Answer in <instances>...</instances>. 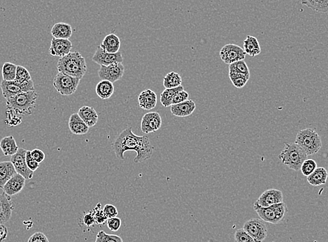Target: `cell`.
<instances>
[{"label":"cell","instance_id":"cell-1","mask_svg":"<svg viewBox=\"0 0 328 242\" xmlns=\"http://www.w3.org/2000/svg\"><path fill=\"white\" fill-rule=\"evenodd\" d=\"M112 149L117 157L121 161L125 160V153L133 151L137 152V156L134 158V162L139 163L151 157L154 147L151 145L149 137L137 136L131 128H128L115 139L112 143Z\"/></svg>","mask_w":328,"mask_h":242},{"label":"cell","instance_id":"cell-2","mask_svg":"<svg viewBox=\"0 0 328 242\" xmlns=\"http://www.w3.org/2000/svg\"><path fill=\"white\" fill-rule=\"evenodd\" d=\"M57 69L58 73L81 80L87 72L86 62L78 51L70 52L63 58L59 59Z\"/></svg>","mask_w":328,"mask_h":242},{"label":"cell","instance_id":"cell-3","mask_svg":"<svg viewBox=\"0 0 328 242\" xmlns=\"http://www.w3.org/2000/svg\"><path fill=\"white\" fill-rule=\"evenodd\" d=\"M38 94L35 91L24 92L7 99V108L10 111L23 115H30L35 109Z\"/></svg>","mask_w":328,"mask_h":242},{"label":"cell","instance_id":"cell-4","mask_svg":"<svg viewBox=\"0 0 328 242\" xmlns=\"http://www.w3.org/2000/svg\"><path fill=\"white\" fill-rule=\"evenodd\" d=\"M279 158L291 170L299 171L303 162L307 159V155L302 147L294 142L285 144L284 149L279 154Z\"/></svg>","mask_w":328,"mask_h":242},{"label":"cell","instance_id":"cell-5","mask_svg":"<svg viewBox=\"0 0 328 242\" xmlns=\"http://www.w3.org/2000/svg\"><path fill=\"white\" fill-rule=\"evenodd\" d=\"M295 143L302 147L307 156L316 154L322 147L321 138L312 129L300 130L296 136Z\"/></svg>","mask_w":328,"mask_h":242},{"label":"cell","instance_id":"cell-6","mask_svg":"<svg viewBox=\"0 0 328 242\" xmlns=\"http://www.w3.org/2000/svg\"><path fill=\"white\" fill-rule=\"evenodd\" d=\"M80 81L78 78L58 73L53 80V87L61 95L71 96L76 92Z\"/></svg>","mask_w":328,"mask_h":242},{"label":"cell","instance_id":"cell-7","mask_svg":"<svg viewBox=\"0 0 328 242\" xmlns=\"http://www.w3.org/2000/svg\"><path fill=\"white\" fill-rule=\"evenodd\" d=\"M0 87L3 92V97L6 99V100L11 97L18 95V94L35 91L33 80L24 83H19L15 81H3L0 84Z\"/></svg>","mask_w":328,"mask_h":242},{"label":"cell","instance_id":"cell-8","mask_svg":"<svg viewBox=\"0 0 328 242\" xmlns=\"http://www.w3.org/2000/svg\"><path fill=\"white\" fill-rule=\"evenodd\" d=\"M242 229L256 242H263L267 236V226L258 218H251L244 224Z\"/></svg>","mask_w":328,"mask_h":242},{"label":"cell","instance_id":"cell-9","mask_svg":"<svg viewBox=\"0 0 328 242\" xmlns=\"http://www.w3.org/2000/svg\"><path fill=\"white\" fill-rule=\"evenodd\" d=\"M124 73V66L121 63H116L110 66H101L98 71V76L101 81H107L114 84L123 78Z\"/></svg>","mask_w":328,"mask_h":242},{"label":"cell","instance_id":"cell-10","mask_svg":"<svg viewBox=\"0 0 328 242\" xmlns=\"http://www.w3.org/2000/svg\"><path fill=\"white\" fill-rule=\"evenodd\" d=\"M26 149L19 148L17 154L11 156L10 162L14 165L16 172L26 179H31L34 172L28 168L26 164Z\"/></svg>","mask_w":328,"mask_h":242},{"label":"cell","instance_id":"cell-11","mask_svg":"<svg viewBox=\"0 0 328 242\" xmlns=\"http://www.w3.org/2000/svg\"><path fill=\"white\" fill-rule=\"evenodd\" d=\"M220 56L225 64L231 65L240 60H244L246 53L240 46L235 44H227L221 49Z\"/></svg>","mask_w":328,"mask_h":242},{"label":"cell","instance_id":"cell-12","mask_svg":"<svg viewBox=\"0 0 328 242\" xmlns=\"http://www.w3.org/2000/svg\"><path fill=\"white\" fill-rule=\"evenodd\" d=\"M281 202H283L282 192L280 190L272 188L263 192L259 198L255 202L254 205L260 207H268Z\"/></svg>","mask_w":328,"mask_h":242},{"label":"cell","instance_id":"cell-13","mask_svg":"<svg viewBox=\"0 0 328 242\" xmlns=\"http://www.w3.org/2000/svg\"><path fill=\"white\" fill-rule=\"evenodd\" d=\"M162 117L157 112H151L144 115L141 122V131L144 134L156 132L162 126Z\"/></svg>","mask_w":328,"mask_h":242},{"label":"cell","instance_id":"cell-14","mask_svg":"<svg viewBox=\"0 0 328 242\" xmlns=\"http://www.w3.org/2000/svg\"><path fill=\"white\" fill-rule=\"evenodd\" d=\"M92 61L95 62L97 65L101 66H110L116 63H121L124 62V58H123L122 53L119 51V53H108L105 52L101 49L99 46H98L96 49L95 53H94L92 58Z\"/></svg>","mask_w":328,"mask_h":242},{"label":"cell","instance_id":"cell-15","mask_svg":"<svg viewBox=\"0 0 328 242\" xmlns=\"http://www.w3.org/2000/svg\"><path fill=\"white\" fill-rule=\"evenodd\" d=\"M72 47V43L69 39L53 38L50 46L49 53L51 56L63 58L70 53Z\"/></svg>","mask_w":328,"mask_h":242},{"label":"cell","instance_id":"cell-16","mask_svg":"<svg viewBox=\"0 0 328 242\" xmlns=\"http://www.w3.org/2000/svg\"><path fill=\"white\" fill-rule=\"evenodd\" d=\"M26 181V179L23 176L16 173L4 186L3 188L4 193L10 197L17 195L21 193L25 187Z\"/></svg>","mask_w":328,"mask_h":242},{"label":"cell","instance_id":"cell-17","mask_svg":"<svg viewBox=\"0 0 328 242\" xmlns=\"http://www.w3.org/2000/svg\"><path fill=\"white\" fill-rule=\"evenodd\" d=\"M14 208L15 205L12 202L11 197L4 192L0 193V224L5 225V223L10 221Z\"/></svg>","mask_w":328,"mask_h":242},{"label":"cell","instance_id":"cell-18","mask_svg":"<svg viewBox=\"0 0 328 242\" xmlns=\"http://www.w3.org/2000/svg\"><path fill=\"white\" fill-rule=\"evenodd\" d=\"M171 113L173 115L178 117H186L191 115L196 108L195 101L187 100L184 102L175 105H172Z\"/></svg>","mask_w":328,"mask_h":242},{"label":"cell","instance_id":"cell-19","mask_svg":"<svg viewBox=\"0 0 328 242\" xmlns=\"http://www.w3.org/2000/svg\"><path fill=\"white\" fill-rule=\"evenodd\" d=\"M139 105L142 109L151 110L156 108L157 95L153 90L147 89L142 91L138 97Z\"/></svg>","mask_w":328,"mask_h":242},{"label":"cell","instance_id":"cell-20","mask_svg":"<svg viewBox=\"0 0 328 242\" xmlns=\"http://www.w3.org/2000/svg\"><path fill=\"white\" fill-rule=\"evenodd\" d=\"M78 116L81 117L82 120L85 122L87 126L90 128L93 127L98 122V115L96 110L90 106H83L78 110Z\"/></svg>","mask_w":328,"mask_h":242},{"label":"cell","instance_id":"cell-21","mask_svg":"<svg viewBox=\"0 0 328 242\" xmlns=\"http://www.w3.org/2000/svg\"><path fill=\"white\" fill-rule=\"evenodd\" d=\"M121 44V40L119 37L115 34L111 33L105 37L99 47L105 52L114 54L119 52Z\"/></svg>","mask_w":328,"mask_h":242},{"label":"cell","instance_id":"cell-22","mask_svg":"<svg viewBox=\"0 0 328 242\" xmlns=\"http://www.w3.org/2000/svg\"><path fill=\"white\" fill-rule=\"evenodd\" d=\"M69 129L74 135H85L89 131V128L77 113L72 114L69 117Z\"/></svg>","mask_w":328,"mask_h":242},{"label":"cell","instance_id":"cell-23","mask_svg":"<svg viewBox=\"0 0 328 242\" xmlns=\"http://www.w3.org/2000/svg\"><path fill=\"white\" fill-rule=\"evenodd\" d=\"M51 33L53 38L69 39L72 35V28L67 23H58L53 26Z\"/></svg>","mask_w":328,"mask_h":242},{"label":"cell","instance_id":"cell-24","mask_svg":"<svg viewBox=\"0 0 328 242\" xmlns=\"http://www.w3.org/2000/svg\"><path fill=\"white\" fill-rule=\"evenodd\" d=\"M0 148L5 156H12L17 154L19 147L15 138L12 136L5 137L0 140Z\"/></svg>","mask_w":328,"mask_h":242},{"label":"cell","instance_id":"cell-25","mask_svg":"<svg viewBox=\"0 0 328 242\" xmlns=\"http://www.w3.org/2000/svg\"><path fill=\"white\" fill-rule=\"evenodd\" d=\"M16 173L17 172L10 161L0 162V188L3 189L7 181Z\"/></svg>","mask_w":328,"mask_h":242},{"label":"cell","instance_id":"cell-26","mask_svg":"<svg viewBox=\"0 0 328 242\" xmlns=\"http://www.w3.org/2000/svg\"><path fill=\"white\" fill-rule=\"evenodd\" d=\"M244 51L246 55H250L251 57H256L261 53L259 42L256 37L252 36H247L244 42Z\"/></svg>","mask_w":328,"mask_h":242},{"label":"cell","instance_id":"cell-27","mask_svg":"<svg viewBox=\"0 0 328 242\" xmlns=\"http://www.w3.org/2000/svg\"><path fill=\"white\" fill-rule=\"evenodd\" d=\"M327 172L322 167L316 168L313 173L307 177V181L311 186H318L325 184L327 179Z\"/></svg>","mask_w":328,"mask_h":242},{"label":"cell","instance_id":"cell-28","mask_svg":"<svg viewBox=\"0 0 328 242\" xmlns=\"http://www.w3.org/2000/svg\"><path fill=\"white\" fill-rule=\"evenodd\" d=\"M254 208L258 216L264 221L267 222V223L277 224L273 205L268 207H260L254 205Z\"/></svg>","mask_w":328,"mask_h":242},{"label":"cell","instance_id":"cell-29","mask_svg":"<svg viewBox=\"0 0 328 242\" xmlns=\"http://www.w3.org/2000/svg\"><path fill=\"white\" fill-rule=\"evenodd\" d=\"M95 91L98 97L103 100H106L113 95L114 84L107 81H101L96 86Z\"/></svg>","mask_w":328,"mask_h":242},{"label":"cell","instance_id":"cell-30","mask_svg":"<svg viewBox=\"0 0 328 242\" xmlns=\"http://www.w3.org/2000/svg\"><path fill=\"white\" fill-rule=\"evenodd\" d=\"M184 90L182 85L174 89H165L160 94V102L165 108L172 106L173 98L178 92Z\"/></svg>","mask_w":328,"mask_h":242},{"label":"cell","instance_id":"cell-31","mask_svg":"<svg viewBox=\"0 0 328 242\" xmlns=\"http://www.w3.org/2000/svg\"><path fill=\"white\" fill-rule=\"evenodd\" d=\"M301 3L318 13L326 14L328 12L327 0H305Z\"/></svg>","mask_w":328,"mask_h":242},{"label":"cell","instance_id":"cell-32","mask_svg":"<svg viewBox=\"0 0 328 242\" xmlns=\"http://www.w3.org/2000/svg\"><path fill=\"white\" fill-rule=\"evenodd\" d=\"M182 78L176 72H170L166 75L163 79V86L165 89H174L181 86Z\"/></svg>","mask_w":328,"mask_h":242},{"label":"cell","instance_id":"cell-33","mask_svg":"<svg viewBox=\"0 0 328 242\" xmlns=\"http://www.w3.org/2000/svg\"><path fill=\"white\" fill-rule=\"evenodd\" d=\"M229 73L243 75L249 79L250 78V71L244 60H240L230 65Z\"/></svg>","mask_w":328,"mask_h":242},{"label":"cell","instance_id":"cell-34","mask_svg":"<svg viewBox=\"0 0 328 242\" xmlns=\"http://www.w3.org/2000/svg\"><path fill=\"white\" fill-rule=\"evenodd\" d=\"M17 66L11 62H5L3 65L2 74H3V81H15L16 74H17Z\"/></svg>","mask_w":328,"mask_h":242},{"label":"cell","instance_id":"cell-35","mask_svg":"<svg viewBox=\"0 0 328 242\" xmlns=\"http://www.w3.org/2000/svg\"><path fill=\"white\" fill-rule=\"evenodd\" d=\"M31 80L32 77L28 69L22 66H17L15 81L19 83H24Z\"/></svg>","mask_w":328,"mask_h":242},{"label":"cell","instance_id":"cell-36","mask_svg":"<svg viewBox=\"0 0 328 242\" xmlns=\"http://www.w3.org/2000/svg\"><path fill=\"white\" fill-rule=\"evenodd\" d=\"M229 77L233 85L238 89L242 88V87L245 86L249 80V78L243 76V75L234 74V73H229Z\"/></svg>","mask_w":328,"mask_h":242},{"label":"cell","instance_id":"cell-37","mask_svg":"<svg viewBox=\"0 0 328 242\" xmlns=\"http://www.w3.org/2000/svg\"><path fill=\"white\" fill-rule=\"evenodd\" d=\"M317 168L316 162L313 159H306L301 165L300 170L303 175L307 177L310 174L313 173Z\"/></svg>","mask_w":328,"mask_h":242},{"label":"cell","instance_id":"cell-38","mask_svg":"<svg viewBox=\"0 0 328 242\" xmlns=\"http://www.w3.org/2000/svg\"><path fill=\"white\" fill-rule=\"evenodd\" d=\"M97 236L103 242H124L121 236L116 234H107L103 230L99 231L97 233Z\"/></svg>","mask_w":328,"mask_h":242},{"label":"cell","instance_id":"cell-39","mask_svg":"<svg viewBox=\"0 0 328 242\" xmlns=\"http://www.w3.org/2000/svg\"><path fill=\"white\" fill-rule=\"evenodd\" d=\"M273 207L274 211H275L276 221H277V223H279L283 219L285 214H286V204L284 202H281V203L274 204Z\"/></svg>","mask_w":328,"mask_h":242},{"label":"cell","instance_id":"cell-40","mask_svg":"<svg viewBox=\"0 0 328 242\" xmlns=\"http://www.w3.org/2000/svg\"><path fill=\"white\" fill-rule=\"evenodd\" d=\"M235 242H256L243 229H237L235 233Z\"/></svg>","mask_w":328,"mask_h":242},{"label":"cell","instance_id":"cell-41","mask_svg":"<svg viewBox=\"0 0 328 242\" xmlns=\"http://www.w3.org/2000/svg\"><path fill=\"white\" fill-rule=\"evenodd\" d=\"M108 228L112 232H117L121 227V219L119 217H114V218H108L106 220Z\"/></svg>","mask_w":328,"mask_h":242},{"label":"cell","instance_id":"cell-42","mask_svg":"<svg viewBox=\"0 0 328 242\" xmlns=\"http://www.w3.org/2000/svg\"><path fill=\"white\" fill-rule=\"evenodd\" d=\"M103 212H104L105 216L107 218L117 217L118 214H119V211H118L117 208L113 205V204H105L104 209H103Z\"/></svg>","mask_w":328,"mask_h":242},{"label":"cell","instance_id":"cell-43","mask_svg":"<svg viewBox=\"0 0 328 242\" xmlns=\"http://www.w3.org/2000/svg\"><path fill=\"white\" fill-rule=\"evenodd\" d=\"M92 213H93L95 223L101 225V224H104L108 219L103 212V210L99 209V207H96Z\"/></svg>","mask_w":328,"mask_h":242},{"label":"cell","instance_id":"cell-44","mask_svg":"<svg viewBox=\"0 0 328 242\" xmlns=\"http://www.w3.org/2000/svg\"><path fill=\"white\" fill-rule=\"evenodd\" d=\"M26 164L28 168L33 172L36 171L40 165L33 159L29 150H27L26 152Z\"/></svg>","mask_w":328,"mask_h":242},{"label":"cell","instance_id":"cell-45","mask_svg":"<svg viewBox=\"0 0 328 242\" xmlns=\"http://www.w3.org/2000/svg\"><path fill=\"white\" fill-rule=\"evenodd\" d=\"M188 92H185V90L181 91V92H178L173 98L172 105L181 104V103L188 100Z\"/></svg>","mask_w":328,"mask_h":242},{"label":"cell","instance_id":"cell-46","mask_svg":"<svg viewBox=\"0 0 328 242\" xmlns=\"http://www.w3.org/2000/svg\"><path fill=\"white\" fill-rule=\"evenodd\" d=\"M30 154H31L32 157L35 161L40 164L41 163H42L43 161L45 159V154L43 151L39 149H35L33 150L30 151Z\"/></svg>","mask_w":328,"mask_h":242},{"label":"cell","instance_id":"cell-47","mask_svg":"<svg viewBox=\"0 0 328 242\" xmlns=\"http://www.w3.org/2000/svg\"><path fill=\"white\" fill-rule=\"evenodd\" d=\"M28 242H49L47 236L43 232H37L30 236Z\"/></svg>","mask_w":328,"mask_h":242},{"label":"cell","instance_id":"cell-48","mask_svg":"<svg viewBox=\"0 0 328 242\" xmlns=\"http://www.w3.org/2000/svg\"><path fill=\"white\" fill-rule=\"evenodd\" d=\"M83 223L88 227H90V226L93 225L94 223H95L92 212L85 213L84 216H83Z\"/></svg>","mask_w":328,"mask_h":242},{"label":"cell","instance_id":"cell-49","mask_svg":"<svg viewBox=\"0 0 328 242\" xmlns=\"http://www.w3.org/2000/svg\"><path fill=\"white\" fill-rule=\"evenodd\" d=\"M8 236V229L3 224H0V242L5 241Z\"/></svg>","mask_w":328,"mask_h":242},{"label":"cell","instance_id":"cell-50","mask_svg":"<svg viewBox=\"0 0 328 242\" xmlns=\"http://www.w3.org/2000/svg\"><path fill=\"white\" fill-rule=\"evenodd\" d=\"M95 242H103V241H101V239H99V238L97 237H97H96Z\"/></svg>","mask_w":328,"mask_h":242}]
</instances>
